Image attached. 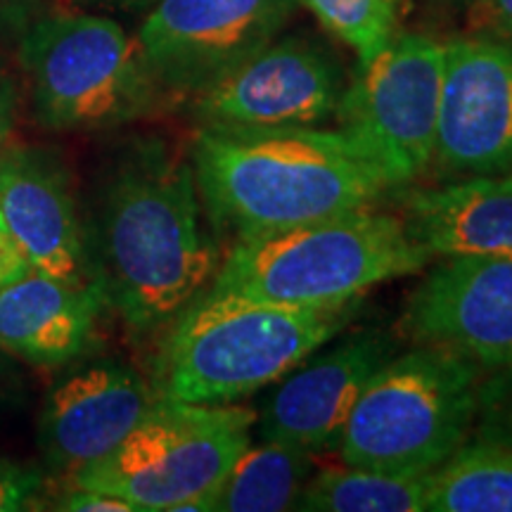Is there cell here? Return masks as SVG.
I'll return each mask as SVG.
<instances>
[{"label":"cell","mask_w":512,"mask_h":512,"mask_svg":"<svg viewBox=\"0 0 512 512\" xmlns=\"http://www.w3.org/2000/svg\"><path fill=\"white\" fill-rule=\"evenodd\" d=\"M430 475H396L370 467H332L306 482L294 510L427 512Z\"/></svg>","instance_id":"cell-20"},{"label":"cell","mask_w":512,"mask_h":512,"mask_svg":"<svg viewBox=\"0 0 512 512\" xmlns=\"http://www.w3.org/2000/svg\"><path fill=\"white\" fill-rule=\"evenodd\" d=\"M427 512H512V451L472 441L430 472Z\"/></svg>","instance_id":"cell-19"},{"label":"cell","mask_w":512,"mask_h":512,"mask_svg":"<svg viewBox=\"0 0 512 512\" xmlns=\"http://www.w3.org/2000/svg\"><path fill=\"white\" fill-rule=\"evenodd\" d=\"M325 29L368 60L392 41L399 22V0H297Z\"/></svg>","instance_id":"cell-21"},{"label":"cell","mask_w":512,"mask_h":512,"mask_svg":"<svg viewBox=\"0 0 512 512\" xmlns=\"http://www.w3.org/2000/svg\"><path fill=\"white\" fill-rule=\"evenodd\" d=\"M342 91L344 74L328 50L283 38L197 93L192 114L209 131L313 128L335 117Z\"/></svg>","instance_id":"cell-10"},{"label":"cell","mask_w":512,"mask_h":512,"mask_svg":"<svg viewBox=\"0 0 512 512\" xmlns=\"http://www.w3.org/2000/svg\"><path fill=\"white\" fill-rule=\"evenodd\" d=\"M0 211L29 266L72 285L102 287L60 159L29 145L0 152Z\"/></svg>","instance_id":"cell-14"},{"label":"cell","mask_w":512,"mask_h":512,"mask_svg":"<svg viewBox=\"0 0 512 512\" xmlns=\"http://www.w3.org/2000/svg\"><path fill=\"white\" fill-rule=\"evenodd\" d=\"M17 114V93L12 81L0 72V152L10 145L12 131H15Z\"/></svg>","instance_id":"cell-27"},{"label":"cell","mask_w":512,"mask_h":512,"mask_svg":"<svg viewBox=\"0 0 512 512\" xmlns=\"http://www.w3.org/2000/svg\"><path fill=\"white\" fill-rule=\"evenodd\" d=\"M401 221L430 256H512V171L413 192Z\"/></svg>","instance_id":"cell-17"},{"label":"cell","mask_w":512,"mask_h":512,"mask_svg":"<svg viewBox=\"0 0 512 512\" xmlns=\"http://www.w3.org/2000/svg\"><path fill=\"white\" fill-rule=\"evenodd\" d=\"M29 271V261L19 252L17 242L8 228V221H5L3 211H0V285L12 283V280L22 278Z\"/></svg>","instance_id":"cell-26"},{"label":"cell","mask_w":512,"mask_h":512,"mask_svg":"<svg viewBox=\"0 0 512 512\" xmlns=\"http://www.w3.org/2000/svg\"><path fill=\"white\" fill-rule=\"evenodd\" d=\"M192 162L159 140L138 145L110 178L100 211L98 275L128 328L166 325L219 271V247L202 223Z\"/></svg>","instance_id":"cell-1"},{"label":"cell","mask_w":512,"mask_h":512,"mask_svg":"<svg viewBox=\"0 0 512 512\" xmlns=\"http://www.w3.org/2000/svg\"><path fill=\"white\" fill-rule=\"evenodd\" d=\"M95 285H72L31 268L0 285V349L31 366L57 368L83 354L105 304Z\"/></svg>","instance_id":"cell-16"},{"label":"cell","mask_w":512,"mask_h":512,"mask_svg":"<svg viewBox=\"0 0 512 512\" xmlns=\"http://www.w3.org/2000/svg\"><path fill=\"white\" fill-rule=\"evenodd\" d=\"M157 394L126 363L100 358L53 384L38 422L43 458L72 479L112 453L150 411Z\"/></svg>","instance_id":"cell-15"},{"label":"cell","mask_w":512,"mask_h":512,"mask_svg":"<svg viewBox=\"0 0 512 512\" xmlns=\"http://www.w3.org/2000/svg\"><path fill=\"white\" fill-rule=\"evenodd\" d=\"M43 489V475L34 467H24L0 458V512L29 510Z\"/></svg>","instance_id":"cell-23"},{"label":"cell","mask_w":512,"mask_h":512,"mask_svg":"<svg viewBox=\"0 0 512 512\" xmlns=\"http://www.w3.org/2000/svg\"><path fill=\"white\" fill-rule=\"evenodd\" d=\"M470 19L479 36L512 43V0H475Z\"/></svg>","instance_id":"cell-24"},{"label":"cell","mask_w":512,"mask_h":512,"mask_svg":"<svg viewBox=\"0 0 512 512\" xmlns=\"http://www.w3.org/2000/svg\"><path fill=\"white\" fill-rule=\"evenodd\" d=\"M316 456L304 448L261 439L249 444L214 494L216 512H280L294 510Z\"/></svg>","instance_id":"cell-18"},{"label":"cell","mask_w":512,"mask_h":512,"mask_svg":"<svg viewBox=\"0 0 512 512\" xmlns=\"http://www.w3.org/2000/svg\"><path fill=\"white\" fill-rule=\"evenodd\" d=\"M434 162L448 174L512 171V43L491 36L444 46Z\"/></svg>","instance_id":"cell-11"},{"label":"cell","mask_w":512,"mask_h":512,"mask_svg":"<svg viewBox=\"0 0 512 512\" xmlns=\"http://www.w3.org/2000/svg\"><path fill=\"white\" fill-rule=\"evenodd\" d=\"M105 3H112L124 10H147V8H155L157 0H105Z\"/></svg>","instance_id":"cell-28"},{"label":"cell","mask_w":512,"mask_h":512,"mask_svg":"<svg viewBox=\"0 0 512 512\" xmlns=\"http://www.w3.org/2000/svg\"><path fill=\"white\" fill-rule=\"evenodd\" d=\"M256 413L233 403L157 396L128 437L72 484L124 498L136 512H211L223 479L252 444Z\"/></svg>","instance_id":"cell-6"},{"label":"cell","mask_w":512,"mask_h":512,"mask_svg":"<svg viewBox=\"0 0 512 512\" xmlns=\"http://www.w3.org/2000/svg\"><path fill=\"white\" fill-rule=\"evenodd\" d=\"M477 439L512 451V363L477 384Z\"/></svg>","instance_id":"cell-22"},{"label":"cell","mask_w":512,"mask_h":512,"mask_svg":"<svg viewBox=\"0 0 512 512\" xmlns=\"http://www.w3.org/2000/svg\"><path fill=\"white\" fill-rule=\"evenodd\" d=\"M479 370L453 351L422 347L392 356L366 384L339 434L344 465L430 475L475 425Z\"/></svg>","instance_id":"cell-5"},{"label":"cell","mask_w":512,"mask_h":512,"mask_svg":"<svg viewBox=\"0 0 512 512\" xmlns=\"http://www.w3.org/2000/svg\"><path fill=\"white\" fill-rule=\"evenodd\" d=\"M192 171L209 223L238 240L368 209L392 190L347 133L318 126L200 128Z\"/></svg>","instance_id":"cell-2"},{"label":"cell","mask_w":512,"mask_h":512,"mask_svg":"<svg viewBox=\"0 0 512 512\" xmlns=\"http://www.w3.org/2000/svg\"><path fill=\"white\" fill-rule=\"evenodd\" d=\"M57 510L67 512H136L131 503L124 498L105 494L98 489H86V486H72L67 494L57 498Z\"/></svg>","instance_id":"cell-25"},{"label":"cell","mask_w":512,"mask_h":512,"mask_svg":"<svg viewBox=\"0 0 512 512\" xmlns=\"http://www.w3.org/2000/svg\"><path fill=\"white\" fill-rule=\"evenodd\" d=\"M392 356V337L377 330H363L330 351L311 354L266 399L254 422L259 437L313 456L335 448L358 396Z\"/></svg>","instance_id":"cell-13"},{"label":"cell","mask_w":512,"mask_h":512,"mask_svg":"<svg viewBox=\"0 0 512 512\" xmlns=\"http://www.w3.org/2000/svg\"><path fill=\"white\" fill-rule=\"evenodd\" d=\"M406 328L477 368L512 363V256H453L415 287Z\"/></svg>","instance_id":"cell-12"},{"label":"cell","mask_w":512,"mask_h":512,"mask_svg":"<svg viewBox=\"0 0 512 512\" xmlns=\"http://www.w3.org/2000/svg\"><path fill=\"white\" fill-rule=\"evenodd\" d=\"M444 46L420 34H394L358 62L337 102L339 131L377 164L392 188L420 178L434 162Z\"/></svg>","instance_id":"cell-8"},{"label":"cell","mask_w":512,"mask_h":512,"mask_svg":"<svg viewBox=\"0 0 512 512\" xmlns=\"http://www.w3.org/2000/svg\"><path fill=\"white\" fill-rule=\"evenodd\" d=\"M297 0H157L138 31L159 91L195 98L275 41Z\"/></svg>","instance_id":"cell-9"},{"label":"cell","mask_w":512,"mask_h":512,"mask_svg":"<svg viewBox=\"0 0 512 512\" xmlns=\"http://www.w3.org/2000/svg\"><path fill=\"white\" fill-rule=\"evenodd\" d=\"M427 261L401 219L368 207L238 240L207 290L285 306H342Z\"/></svg>","instance_id":"cell-4"},{"label":"cell","mask_w":512,"mask_h":512,"mask_svg":"<svg viewBox=\"0 0 512 512\" xmlns=\"http://www.w3.org/2000/svg\"><path fill=\"white\" fill-rule=\"evenodd\" d=\"M31 110L50 131H105L164 98L138 38L100 15L38 19L19 46Z\"/></svg>","instance_id":"cell-7"},{"label":"cell","mask_w":512,"mask_h":512,"mask_svg":"<svg viewBox=\"0 0 512 512\" xmlns=\"http://www.w3.org/2000/svg\"><path fill=\"white\" fill-rule=\"evenodd\" d=\"M354 313L342 306H285L204 290L166 325L157 396L235 403L278 380L330 342Z\"/></svg>","instance_id":"cell-3"}]
</instances>
